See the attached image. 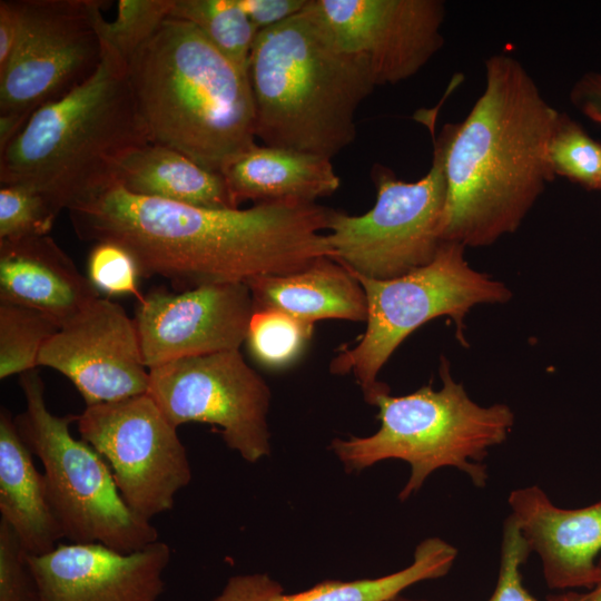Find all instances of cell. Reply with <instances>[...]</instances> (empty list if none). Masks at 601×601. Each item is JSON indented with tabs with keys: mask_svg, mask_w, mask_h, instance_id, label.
<instances>
[{
	"mask_svg": "<svg viewBox=\"0 0 601 601\" xmlns=\"http://www.w3.org/2000/svg\"><path fill=\"white\" fill-rule=\"evenodd\" d=\"M68 211L80 239L115 242L131 253L141 276H161L183 290L286 275L331 257V209L316 203L205 208L135 195L115 184Z\"/></svg>",
	"mask_w": 601,
	"mask_h": 601,
	"instance_id": "6da1fadb",
	"label": "cell"
},
{
	"mask_svg": "<svg viewBox=\"0 0 601 601\" xmlns=\"http://www.w3.org/2000/svg\"><path fill=\"white\" fill-rule=\"evenodd\" d=\"M466 118L447 124L443 242L485 247L514 233L555 174L549 146L560 111L524 66L497 53Z\"/></svg>",
	"mask_w": 601,
	"mask_h": 601,
	"instance_id": "7a4b0ae2",
	"label": "cell"
},
{
	"mask_svg": "<svg viewBox=\"0 0 601 601\" xmlns=\"http://www.w3.org/2000/svg\"><path fill=\"white\" fill-rule=\"evenodd\" d=\"M128 78L151 144L216 173L256 145L248 72L193 23L167 18L129 60Z\"/></svg>",
	"mask_w": 601,
	"mask_h": 601,
	"instance_id": "3957f363",
	"label": "cell"
},
{
	"mask_svg": "<svg viewBox=\"0 0 601 601\" xmlns=\"http://www.w3.org/2000/svg\"><path fill=\"white\" fill-rule=\"evenodd\" d=\"M308 1L256 36L248 63L255 132L264 145L332 159L354 141L356 111L376 83L366 60L335 42Z\"/></svg>",
	"mask_w": 601,
	"mask_h": 601,
	"instance_id": "277c9868",
	"label": "cell"
},
{
	"mask_svg": "<svg viewBox=\"0 0 601 601\" xmlns=\"http://www.w3.org/2000/svg\"><path fill=\"white\" fill-rule=\"evenodd\" d=\"M149 142L128 66L102 47L95 75L39 108L0 151V185L33 188L69 209L117 184L122 160Z\"/></svg>",
	"mask_w": 601,
	"mask_h": 601,
	"instance_id": "5b68a950",
	"label": "cell"
},
{
	"mask_svg": "<svg viewBox=\"0 0 601 601\" xmlns=\"http://www.w3.org/2000/svg\"><path fill=\"white\" fill-rule=\"evenodd\" d=\"M442 386H422L415 392L378 395L380 428L368 436L334 439L331 449L347 472H358L385 460L410 464V477L398 494L401 501L416 493L436 470L456 467L476 487L487 481L483 460L489 450L503 443L513 425L514 414L505 404L482 406L454 381L450 365L442 358Z\"/></svg>",
	"mask_w": 601,
	"mask_h": 601,
	"instance_id": "8992f818",
	"label": "cell"
},
{
	"mask_svg": "<svg viewBox=\"0 0 601 601\" xmlns=\"http://www.w3.org/2000/svg\"><path fill=\"white\" fill-rule=\"evenodd\" d=\"M26 410L14 417L18 432L43 466L46 492L62 535L71 543H99L130 553L158 541L150 521L122 500L105 459L70 425L78 415L52 414L45 384L35 371L20 375Z\"/></svg>",
	"mask_w": 601,
	"mask_h": 601,
	"instance_id": "52a82bcc",
	"label": "cell"
},
{
	"mask_svg": "<svg viewBox=\"0 0 601 601\" xmlns=\"http://www.w3.org/2000/svg\"><path fill=\"white\" fill-rule=\"evenodd\" d=\"M465 247L443 242L434 259L403 276L378 280L352 273L367 299L366 329L351 347L343 346L332 359L333 374H353L364 398L390 392L377 376L401 343L431 319L449 316L465 345L464 318L479 304L505 303L510 289L489 274L473 269Z\"/></svg>",
	"mask_w": 601,
	"mask_h": 601,
	"instance_id": "ba28073f",
	"label": "cell"
},
{
	"mask_svg": "<svg viewBox=\"0 0 601 601\" xmlns=\"http://www.w3.org/2000/svg\"><path fill=\"white\" fill-rule=\"evenodd\" d=\"M445 125L434 140L428 171L403 181L382 167L374 173L376 200L363 215L331 209L326 243L331 258L356 275L385 280L430 264L441 244L446 199Z\"/></svg>",
	"mask_w": 601,
	"mask_h": 601,
	"instance_id": "9c48e42d",
	"label": "cell"
},
{
	"mask_svg": "<svg viewBox=\"0 0 601 601\" xmlns=\"http://www.w3.org/2000/svg\"><path fill=\"white\" fill-rule=\"evenodd\" d=\"M18 39L0 71V116L26 122L90 79L102 60L96 16L104 0H16Z\"/></svg>",
	"mask_w": 601,
	"mask_h": 601,
	"instance_id": "30bf717a",
	"label": "cell"
},
{
	"mask_svg": "<svg viewBox=\"0 0 601 601\" xmlns=\"http://www.w3.org/2000/svg\"><path fill=\"white\" fill-rule=\"evenodd\" d=\"M80 437L108 463L118 491L139 518L170 511L191 481L187 452L175 427L146 393L86 406Z\"/></svg>",
	"mask_w": 601,
	"mask_h": 601,
	"instance_id": "8fae6325",
	"label": "cell"
},
{
	"mask_svg": "<svg viewBox=\"0 0 601 601\" xmlns=\"http://www.w3.org/2000/svg\"><path fill=\"white\" fill-rule=\"evenodd\" d=\"M147 394L175 427L189 422L219 426L225 444L249 463L270 453V391L238 349L150 368Z\"/></svg>",
	"mask_w": 601,
	"mask_h": 601,
	"instance_id": "7c38bea8",
	"label": "cell"
},
{
	"mask_svg": "<svg viewBox=\"0 0 601 601\" xmlns=\"http://www.w3.org/2000/svg\"><path fill=\"white\" fill-rule=\"evenodd\" d=\"M335 42L362 56L376 86L416 75L442 48L441 0H309Z\"/></svg>",
	"mask_w": 601,
	"mask_h": 601,
	"instance_id": "4fadbf2b",
	"label": "cell"
},
{
	"mask_svg": "<svg viewBox=\"0 0 601 601\" xmlns=\"http://www.w3.org/2000/svg\"><path fill=\"white\" fill-rule=\"evenodd\" d=\"M38 366L65 375L86 406L146 394L145 365L135 321L122 306L97 298L43 345Z\"/></svg>",
	"mask_w": 601,
	"mask_h": 601,
	"instance_id": "5bb4252c",
	"label": "cell"
},
{
	"mask_svg": "<svg viewBox=\"0 0 601 601\" xmlns=\"http://www.w3.org/2000/svg\"><path fill=\"white\" fill-rule=\"evenodd\" d=\"M245 283L204 284L138 299L135 324L148 370L186 357L238 349L254 313Z\"/></svg>",
	"mask_w": 601,
	"mask_h": 601,
	"instance_id": "9a60e30c",
	"label": "cell"
},
{
	"mask_svg": "<svg viewBox=\"0 0 601 601\" xmlns=\"http://www.w3.org/2000/svg\"><path fill=\"white\" fill-rule=\"evenodd\" d=\"M171 550L162 541L122 553L99 543H59L27 555L38 601H157Z\"/></svg>",
	"mask_w": 601,
	"mask_h": 601,
	"instance_id": "2e32d148",
	"label": "cell"
},
{
	"mask_svg": "<svg viewBox=\"0 0 601 601\" xmlns=\"http://www.w3.org/2000/svg\"><path fill=\"white\" fill-rule=\"evenodd\" d=\"M508 503L531 552L541 560L550 589L593 587L601 552V500L562 509L541 487L530 485L513 490Z\"/></svg>",
	"mask_w": 601,
	"mask_h": 601,
	"instance_id": "e0dca14e",
	"label": "cell"
},
{
	"mask_svg": "<svg viewBox=\"0 0 601 601\" xmlns=\"http://www.w3.org/2000/svg\"><path fill=\"white\" fill-rule=\"evenodd\" d=\"M99 297L50 236L0 242V300L38 309L62 326Z\"/></svg>",
	"mask_w": 601,
	"mask_h": 601,
	"instance_id": "ac0fdd59",
	"label": "cell"
},
{
	"mask_svg": "<svg viewBox=\"0 0 601 601\" xmlns=\"http://www.w3.org/2000/svg\"><path fill=\"white\" fill-rule=\"evenodd\" d=\"M457 549L440 538H427L414 551L412 563L394 573L353 581L325 580L305 591L285 593L265 573L239 574L228 579L211 601H386L408 587L446 575Z\"/></svg>",
	"mask_w": 601,
	"mask_h": 601,
	"instance_id": "d6986e66",
	"label": "cell"
},
{
	"mask_svg": "<svg viewBox=\"0 0 601 601\" xmlns=\"http://www.w3.org/2000/svg\"><path fill=\"white\" fill-rule=\"evenodd\" d=\"M220 174L236 208L245 200L315 203L341 185L329 158L267 145L253 146Z\"/></svg>",
	"mask_w": 601,
	"mask_h": 601,
	"instance_id": "ffe728a7",
	"label": "cell"
},
{
	"mask_svg": "<svg viewBox=\"0 0 601 601\" xmlns=\"http://www.w3.org/2000/svg\"><path fill=\"white\" fill-rule=\"evenodd\" d=\"M246 284L255 309L274 308L313 324L329 318L367 319L364 288L349 269L327 256L302 270L258 276Z\"/></svg>",
	"mask_w": 601,
	"mask_h": 601,
	"instance_id": "44dd1931",
	"label": "cell"
},
{
	"mask_svg": "<svg viewBox=\"0 0 601 601\" xmlns=\"http://www.w3.org/2000/svg\"><path fill=\"white\" fill-rule=\"evenodd\" d=\"M0 513L28 555L51 552L63 538L47 497L43 474L6 407L0 410Z\"/></svg>",
	"mask_w": 601,
	"mask_h": 601,
	"instance_id": "7402d4cb",
	"label": "cell"
},
{
	"mask_svg": "<svg viewBox=\"0 0 601 601\" xmlns=\"http://www.w3.org/2000/svg\"><path fill=\"white\" fill-rule=\"evenodd\" d=\"M116 181L139 196L196 207L236 208L220 173L158 144L130 152L120 164Z\"/></svg>",
	"mask_w": 601,
	"mask_h": 601,
	"instance_id": "603a6c76",
	"label": "cell"
},
{
	"mask_svg": "<svg viewBox=\"0 0 601 601\" xmlns=\"http://www.w3.org/2000/svg\"><path fill=\"white\" fill-rule=\"evenodd\" d=\"M169 18L193 23L242 70L258 33L238 0H174Z\"/></svg>",
	"mask_w": 601,
	"mask_h": 601,
	"instance_id": "cb8c5ba5",
	"label": "cell"
},
{
	"mask_svg": "<svg viewBox=\"0 0 601 601\" xmlns=\"http://www.w3.org/2000/svg\"><path fill=\"white\" fill-rule=\"evenodd\" d=\"M60 327L38 309L0 300V378L35 370L43 345Z\"/></svg>",
	"mask_w": 601,
	"mask_h": 601,
	"instance_id": "d4e9b609",
	"label": "cell"
},
{
	"mask_svg": "<svg viewBox=\"0 0 601 601\" xmlns=\"http://www.w3.org/2000/svg\"><path fill=\"white\" fill-rule=\"evenodd\" d=\"M314 324L274 308L255 309L245 343L255 361L270 370L295 363L307 348Z\"/></svg>",
	"mask_w": 601,
	"mask_h": 601,
	"instance_id": "484cf974",
	"label": "cell"
},
{
	"mask_svg": "<svg viewBox=\"0 0 601 601\" xmlns=\"http://www.w3.org/2000/svg\"><path fill=\"white\" fill-rule=\"evenodd\" d=\"M174 0H119L117 14L107 21L102 10L96 16L101 46L128 66L131 57L169 18Z\"/></svg>",
	"mask_w": 601,
	"mask_h": 601,
	"instance_id": "4316f807",
	"label": "cell"
},
{
	"mask_svg": "<svg viewBox=\"0 0 601 601\" xmlns=\"http://www.w3.org/2000/svg\"><path fill=\"white\" fill-rule=\"evenodd\" d=\"M555 176H562L587 189L598 190L601 177V142L593 139L570 116L560 112L549 146Z\"/></svg>",
	"mask_w": 601,
	"mask_h": 601,
	"instance_id": "83f0119b",
	"label": "cell"
},
{
	"mask_svg": "<svg viewBox=\"0 0 601 601\" xmlns=\"http://www.w3.org/2000/svg\"><path fill=\"white\" fill-rule=\"evenodd\" d=\"M60 211L33 188L3 185L0 188V242L48 235Z\"/></svg>",
	"mask_w": 601,
	"mask_h": 601,
	"instance_id": "f1b7e54d",
	"label": "cell"
},
{
	"mask_svg": "<svg viewBox=\"0 0 601 601\" xmlns=\"http://www.w3.org/2000/svg\"><path fill=\"white\" fill-rule=\"evenodd\" d=\"M88 278L97 290L108 295L132 294L138 289L139 267L131 253L115 242H96L87 262Z\"/></svg>",
	"mask_w": 601,
	"mask_h": 601,
	"instance_id": "f546056e",
	"label": "cell"
},
{
	"mask_svg": "<svg viewBox=\"0 0 601 601\" xmlns=\"http://www.w3.org/2000/svg\"><path fill=\"white\" fill-rule=\"evenodd\" d=\"M531 550L510 514L503 524L499 575L487 601H538L524 587L521 568Z\"/></svg>",
	"mask_w": 601,
	"mask_h": 601,
	"instance_id": "4dcf8cb0",
	"label": "cell"
},
{
	"mask_svg": "<svg viewBox=\"0 0 601 601\" xmlns=\"http://www.w3.org/2000/svg\"><path fill=\"white\" fill-rule=\"evenodd\" d=\"M20 541L0 520V601H38V590Z\"/></svg>",
	"mask_w": 601,
	"mask_h": 601,
	"instance_id": "1f68e13d",
	"label": "cell"
},
{
	"mask_svg": "<svg viewBox=\"0 0 601 601\" xmlns=\"http://www.w3.org/2000/svg\"><path fill=\"white\" fill-rule=\"evenodd\" d=\"M308 0H238L254 27L260 30L274 27L297 14Z\"/></svg>",
	"mask_w": 601,
	"mask_h": 601,
	"instance_id": "d6a6232c",
	"label": "cell"
},
{
	"mask_svg": "<svg viewBox=\"0 0 601 601\" xmlns=\"http://www.w3.org/2000/svg\"><path fill=\"white\" fill-rule=\"evenodd\" d=\"M569 100L581 115L601 125V71L580 76L569 91Z\"/></svg>",
	"mask_w": 601,
	"mask_h": 601,
	"instance_id": "836d02e7",
	"label": "cell"
},
{
	"mask_svg": "<svg viewBox=\"0 0 601 601\" xmlns=\"http://www.w3.org/2000/svg\"><path fill=\"white\" fill-rule=\"evenodd\" d=\"M19 33V13L16 0L0 1V71L10 60Z\"/></svg>",
	"mask_w": 601,
	"mask_h": 601,
	"instance_id": "e575fe53",
	"label": "cell"
},
{
	"mask_svg": "<svg viewBox=\"0 0 601 601\" xmlns=\"http://www.w3.org/2000/svg\"><path fill=\"white\" fill-rule=\"evenodd\" d=\"M546 601H601V556L598 561V577L592 588L587 592H578L574 590L551 594L546 597Z\"/></svg>",
	"mask_w": 601,
	"mask_h": 601,
	"instance_id": "d590c367",
	"label": "cell"
},
{
	"mask_svg": "<svg viewBox=\"0 0 601 601\" xmlns=\"http://www.w3.org/2000/svg\"><path fill=\"white\" fill-rule=\"evenodd\" d=\"M386 601H426V600H413V599H407L405 597H402L401 594H397Z\"/></svg>",
	"mask_w": 601,
	"mask_h": 601,
	"instance_id": "8d00e7d4",
	"label": "cell"
},
{
	"mask_svg": "<svg viewBox=\"0 0 601 601\" xmlns=\"http://www.w3.org/2000/svg\"><path fill=\"white\" fill-rule=\"evenodd\" d=\"M598 190H601V177H600V180H599Z\"/></svg>",
	"mask_w": 601,
	"mask_h": 601,
	"instance_id": "74e56055",
	"label": "cell"
}]
</instances>
